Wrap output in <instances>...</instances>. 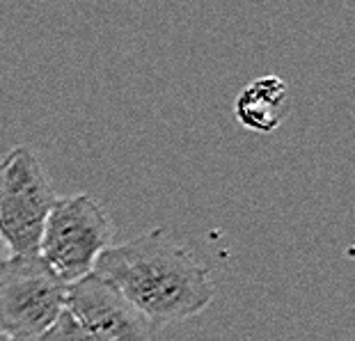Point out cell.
Returning <instances> with one entry per match:
<instances>
[{
  "instance_id": "9c48e42d",
  "label": "cell",
  "mask_w": 355,
  "mask_h": 341,
  "mask_svg": "<svg viewBox=\"0 0 355 341\" xmlns=\"http://www.w3.org/2000/svg\"><path fill=\"white\" fill-rule=\"evenodd\" d=\"M0 341H21V339H17V337H10V335H5V332L0 330Z\"/></svg>"
},
{
  "instance_id": "277c9868",
  "label": "cell",
  "mask_w": 355,
  "mask_h": 341,
  "mask_svg": "<svg viewBox=\"0 0 355 341\" xmlns=\"http://www.w3.org/2000/svg\"><path fill=\"white\" fill-rule=\"evenodd\" d=\"M67 307V284L40 254L10 256L0 268V330L37 341Z\"/></svg>"
},
{
  "instance_id": "3957f363",
  "label": "cell",
  "mask_w": 355,
  "mask_h": 341,
  "mask_svg": "<svg viewBox=\"0 0 355 341\" xmlns=\"http://www.w3.org/2000/svg\"><path fill=\"white\" fill-rule=\"evenodd\" d=\"M58 195L37 154L26 145L0 161V238L12 256L40 252L46 218Z\"/></svg>"
},
{
  "instance_id": "52a82bcc",
  "label": "cell",
  "mask_w": 355,
  "mask_h": 341,
  "mask_svg": "<svg viewBox=\"0 0 355 341\" xmlns=\"http://www.w3.org/2000/svg\"><path fill=\"white\" fill-rule=\"evenodd\" d=\"M37 341H94V339L89 337L87 330L64 309L62 316H60Z\"/></svg>"
},
{
  "instance_id": "5b68a950",
  "label": "cell",
  "mask_w": 355,
  "mask_h": 341,
  "mask_svg": "<svg viewBox=\"0 0 355 341\" xmlns=\"http://www.w3.org/2000/svg\"><path fill=\"white\" fill-rule=\"evenodd\" d=\"M64 309L94 341H158L161 337L149 318L96 275L67 286Z\"/></svg>"
},
{
  "instance_id": "8992f818",
  "label": "cell",
  "mask_w": 355,
  "mask_h": 341,
  "mask_svg": "<svg viewBox=\"0 0 355 341\" xmlns=\"http://www.w3.org/2000/svg\"><path fill=\"white\" fill-rule=\"evenodd\" d=\"M289 108V85L275 73H263L241 89L234 101L236 122L252 133H273Z\"/></svg>"
},
{
  "instance_id": "7a4b0ae2",
  "label": "cell",
  "mask_w": 355,
  "mask_h": 341,
  "mask_svg": "<svg viewBox=\"0 0 355 341\" xmlns=\"http://www.w3.org/2000/svg\"><path fill=\"white\" fill-rule=\"evenodd\" d=\"M112 243L115 229L105 207L94 195L76 193L53 204L37 254L69 286L92 275L96 259Z\"/></svg>"
},
{
  "instance_id": "ba28073f",
  "label": "cell",
  "mask_w": 355,
  "mask_h": 341,
  "mask_svg": "<svg viewBox=\"0 0 355 341\" xmlns=\"http://www.w3.org/2000/svg\"><path fill=\"white\" fill-rule=\"evenodd\" d=\"M10 250H7V245L3 243V238H0V268H3L5 266V263H7V259H10Z\"/></svg>"
},
{
  "instance_id": "6da1fadb",
  "label": "cell",
  "mask_w": 355,
  "mask_h": 341,
  "mask_svg": "<svg viewBox=\"0 0 355 341\" xmlns=\"http://www.w3.org/2000/svg\"><path fill=\"white\" fill-rule=\"evenodd\" d=\"M92 275L117 289L158 330L200 316L216 298L211 270L163 227L112 243Z\"/></svg>"
}]
</instances>
